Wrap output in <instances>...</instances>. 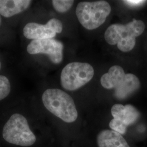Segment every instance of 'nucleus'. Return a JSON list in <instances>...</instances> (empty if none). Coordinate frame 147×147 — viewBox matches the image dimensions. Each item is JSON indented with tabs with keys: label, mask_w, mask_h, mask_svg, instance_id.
Instances as JSON below:
<instances>
[{
	"label": "nucleus",
	"mask_w": 147,
	"mask_h": 147,
	"mask_svg": "<svg viewBox=\"0 0 147 147\" xmlns=\"http://www.w3.org/2000/svg\"><path fill=\"white\" fill-rule=\"evenodd\" d=\"M144 29V22L140 20L133 19L125 25L113 24L105 32V40L112 45L117 44L121 51L129 52L135 47L136 38L141 35Z\"/></svg>",
	"instance_id": "obj_1"
},
{
	"label": "nucleus",
	"mask_w": 147,
	"mask_h": 147,
	"mask_svg": "<svg viewBox=\"0 0 147 147\" xmlns=\"http://www.w3.org/2000/svg\"><path fill=\"white\" fill-rule=\"evenodd\" d=\"M43 104L47 110L66 123H73L78 113L73 98L59 89H47L42 95Z\"/></svg>",
	"instance_id": "obj_2"
},
{
	"label": "nucleus",
	"mask_w": 147,
	"mask_h": 147,
	"mask_svg": "<svg viewBox=\"0 0 147 147\" xmlns=\"http://www.w3.org/2000/svg\"><path fill=\"white\" fill-rule=\"evenodd\" d=\"M2 136L5 141L21 147L31 146L36 141L26 118L19 113L13 115L6 122Z\"/></svg>",
	"instance_id": "obj_3"
},
{
	"label": "nucleus",
	"mask_w": 147,
	"mask_h": 147,
	"mask_svg": "<svg viewBox=\"0 0 147 147\" xmlns=\"http://www.w3.org/2000/svg\"><path fill=\"white\" fill-rule=\"evenodd\" d=\"M110 4L105 1L81 2L77 5L76 14L85 28L92 30L103 24L110 14Z\"/></svg>",
	"instance_id": "obj_4"
},
{
	"label": "nucleus",
	"mask_w": 147,
	"mask_h": 147,
	"mask_svg": "<svg viewBox=\"0 0 147 147\" xmlns=\"http://www.w3.org/2000/svg\"><path fill=\"white\" fill-rule=\"evenodd\" d=\"M94 74V69L88 63H69L62 71L61 84L64 89L75 90L89 82Z\"/></svg>",
	"instance_id": "obj_5"
},
{
	"label": "nucleus",
	"mask_w": 147,
	"mask_h": 147,
	"mask_svg": "<svg viewBox=\"0 0 147 147\" xmlns=\"http://www.w3.org/2000/svg\"><path fill=\"white\" fill-rule=\"evenodd\" d=\"M63 50L62 42L53 38L33 40L27 47L28 53L45 54L55 64H59L62 61Z\"/></svg>",
	"instance_id": "obj_6"
},
{
	"label": "nucleus",
	"mask_w": 147,
	"mask_h": 147,
	"mask_svg": "<svg viewBox=\"0 0 147 147\" xmlns=\"http://www.w3.org/2000/svg\"><path fill=\"white\" fill-rule=\"evenodd\" d=\"M63 25L61 21L57 19H51L45 25L36 22H30L26 25L23 30L24 36L27 39L37 40L42 39H52L56 33L62 31Z\"/></svg>",
	"instance_id": "obj_7"
},
{
	"label": "nucleus",
	"mask_w": 147,
	"mask_h": 147,
	"mask_svg": "<svg viewBox=\"0 0 147 147\" xmlns=\"http://www.w3.org/2000/svg\"><path fill=\"white\" fill-rule=\"evenodd\" d=\"M111 111L113 118L121 121L127 126L135 123L140 116L139 111L131 105L117 104L112 106Z\"/></svg>",
	"instance_id": "obj_8"
},
{
	"label": "nucleus",
	"mask_w": 147,
	"mask_h": 147,
	"mask_svg": "<svg viewBox=\"0 0 147 147\" xmlns=\"http://www.w3.org/2000/svg\"><path fill=\"white\" fill-rule=\"evenodd\" d=\"M99 147H130L123 136L113 130H104L96 138Z\"/></svg>",
	"instance_id": "obj_9"
},
{
	"label": "nucleus",
	"mask_w": 147,
	"mask_h": 147,
	"mask_svg": "<svg viewBox=\"0 0 147 147\" xmlns=\"http://www.w3.org/2000/svg\"><path fill=\"white\" fill-rule=\"evenodd\" d=\"M31 2L30 0H0V14L10 18L26 10Z\"/></svg>",
	"instance_id": "obj_10"
},
{
	"label": "nucleus",
	"mask_w": 147,
	"mask_h": 147,
	"mask_svg": "<svg viewBox=\"0 0 147 147\" xmlns=\"http://www.w3.org/2000/svg\"><path fill=\"white\" fill-rule=\"evenodd\" d=\"M140 81L136 75L132 74H125L123 82L115 90L116 97L124 99L135 92L140 87Z\"/></svg>",
	"instance_id": "obj_11"
},
{
	"label": "nucleus",
	"mask_w": 147,
	"mask_h": 147,
	"mask_svg": "<svg viewBox=\"0 0 147 147\" xmlns=\"http://www.w3.org/2000/svg\"><path fill=\"white\" fill-rule=\"evenodd\" d=\"M125 76V74L123 68L114 65L111 67L108 73L101 76L100 82L106 89L116 88L123 82Z\"/></svg>",
	"instance_id": "obj_12"
},
{
	"label": "nucleus",
	"mask_w": 147,
	"mask_h": 147,
	"mask_svg": "<svg viewBox=\"0 0 147 147\" xmlns=\"http://www.w3.org/2000/svg\"><path fill=\"white\" fill-rule=\"evenodd\" d=\"M74 1L73 0H53V7L57 11L61 13H65L71 8Z\"/></svg>",
	"instance_id": "obj_13"
},
{
	"label": "nucleus",
	"mask_w": 147,
	"mask_h": 147,
	"mask_svg": "<svg viewBox=\"0 0 147 147\" xmlns=\"http://www.w3.org/2000/svg\"><path fill=\"white\" fill-rule=\"evenodd\" d=\"M11 90V84L8 79L5 76L0 75V101L9 94Z\"/></svg>",
	"instance_id": "obj_14"
},
{
	"label": "nucleus",
	"mask_w": 147,
	"mask_h": 147,
	"mask_svg": "<svg viewBox=\"0 0 147 147\" xmlns=\"http://www.w3.org/2000/svg\"><path fill=\"white\" fill-rule=\"evenodd\" d=\"M109 126L112 130L120 134L121 135L125 134L127 127L121 121L115 118L111 121Z\"/></svg>",
	"instance_id": "obj_15"
},
{
	"label": "nucleus",
	"mask_w": 147,
	"mask_h": 147,
	"mask_svg": "<svg viewBox=\"0 0 147 147\" xmlns=\"http://www.w3.org/2000/svg\"><path fill=\"white\" fill-rule=\"evenodd\" d=\"M123 2L130 6L137 7V6L142 5L146 1H141V0H127V1H124Z\"/></svg>",
	"instance_id": "obj_16"
},
{
	"label": "nucleus",
	"mask_w": 147,
	"mask_h": 147,
	"mask_svg": "<svg viewBox=\"0 0 147 147\" xmlns=\"http://www.w3.org/2000/svg\"><path fill=\"white\" fill-rule=\"evenodd\" d=\"M1 62H0V69H1Z\"/></svg>",
	"instance_id": "obj_17"
},
{
	"label": "nucleus",
	"mask_w": 147,
	"mask_h": 147,
	"mask_svg": "<svg viewBox=\"0 0 147 147\" xmlns=\"http://www.w3.org/2000/svg\"><path fill=\"white\" fill-rule=\"evenodd\" d=\"M1 17H0V24H1Z\"/></svg>",
	"instance_id": "obj_18"
}]
</instances>
